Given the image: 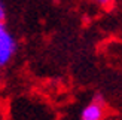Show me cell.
<instances>
[{"instance_id":"obj_1","label":"cell","mask_w":122,"mask_h":120,"mask_svg":"<svg viewBox=\"0 0 122 120\" xmlns=\"http://www.w3.org/2000/svg\"><path fill=\"white\" fill-rule=\"evenodd\" d=\"M16 52V40L3 22H0V68L8 65Z\"/></svg>"},{"instance_id":"obj_2","label":"cell","mask_w":122,"mask_h":120,"mask_svg":"<svg viewBox=\"0 0 122 120\" xmlns=\"http://www.w3.org/2000/svg\"><path fill=\"white\" fill-rule=\"evenodd\" d=\"M104 116V108H103V99L101 97L92 101L91 104H88L81 113V120H101Z\"/></svg>"},{"instance_id":"obj_3","label":"cell","mask_w":122,"mask_h":120,"mask_svg":"<svg viewBox=\"0 0 122 120\" xmlns=\"http://www.w3.org/2000/svg\"><path fill=\"white\" fill-rule=\"evenodd\" d=\"M94 2L97 5L103 6V8H110V6L113 5V0H94Z\"/></svg>"},{"instance_id":"obj_4","label":"cell","mask_w":122,"mask_h":120,"mask_svg":"<svg viewBox=\"0 0 122 120\" xmlns=\"http://www.w3.org/2000/svg\"><path fill=\"white\" fill-rule=\"evenodd\" d=\"M6 18V9H5V5L0 2V22H3Z\"/></svg>"},{"instance_id":"obj_5","label":"cell","mask_w":122,"mask_h":120,"mask_svg":"<svg viewBox=\"0 0 122 120\" xmlns=\"http://www.w3.org/2000/svg\"><path fill=\"white\" fill-rule=\"evenodd\" d=\"M0 83H2V73H0Z\"/></svg>"}]
</instances>
